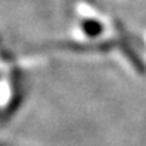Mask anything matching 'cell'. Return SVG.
Here are the masks:
<instances>
[{
  "label": "cell",
  "mask_w": 146,
  "mask_h": 146,
  "mask_svg": "<svg viewBox=\"0 0 146 146\" xmlns=\"http://www.w3.org/2000/svg\"><path fill=\"white\" fill-rule=\"evenodd\" d=\"M81 29L82 33L91 38H95L98 36H101V33L104 31V26L101 21H98L95 19H87L84 21H81Z\"/></svg>",
  "instance_id": "1"
}]
</instances>
